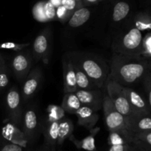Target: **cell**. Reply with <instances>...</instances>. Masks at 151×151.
I'll return each instance as SVG.
<instances>
[{
  "instance_id": "26",
  "label": "cell",
  "mask_w": 151,
  "mask_h": 151,
  "mask_svg": "<svg viewBox=\"0 0 151 151\" xmlns=\"http://www.w3.org/2000/svg\"><path fill=\"white\" fill-rule=\"evenodd\" d=\"M139 56L141 58L150 60L151 58V33L147 32L142 38L140 47Z\"/></svg>"
},
{
  "instance_id": "39",
  "label": "cell",
  "mask_w": 151,
  "mask_h": 151,
  "mask_svg": "<svg viewBox=\"0 0 151 151\" xmlns=\"http://www.w3.org/2000/svg\"><path fill=\"white\" fill-rule=\"evenodd\" d=\"M4 66H7V65H6L5 60H4V57H3L2 55L0 53V68L4 67Z\"/></svg>"
},
{
  "instance_id": "8",
  "label": "cell",
  "mask_w": 151,
  "mask_h": 151,
  "mask_svg": "<svg viewBox=\"0 0 151 151\" xmlns=\"http://www.w3.org/2000/svg\"><path fill=\"white\" fill-rule=\"evenodd\" d=\"M32 54L30 50L16 52L11 60V69L14 76L19 82H23L32 67Z\"/></svg>"
},
{
  "instance_id": "40",
  "label": "cell",
  "mask_w": 151,
  "mask_h": 151,
  "mask_svg": "<svg viewBox=\"0 0 151 151\" xmlns=\"http://www.w3.org/2000/svg\"><path fill=\"white\" fill-rule=\"evenodd\" d=\"M77 1H82V0H77Z\"/></svg>"
},
{
  "instance_id": "24",
  "label": "cell",
  "mask_w": 151,
  "mask_h": 151,
  "mask_svg": "<svg viewBox=\"0 0 151 151\" xmlns=\"http://www.w3.org/2000/svg\"><path fill=\"white\" fill-rule=\"evenodd\" d=\"M134 134L131 132H109L108 143L110 146L131 144Z\"/></svg>"
},
{
  "instance_id": "32",
  "label": "cell",
  "mask_w": 151,
  "mask_h": 151,
  "mask_svg": "<svg viewBox=\"0 0 151 151\" xmlns=\"http://www.w3.org/2000/svg\"><path fill=\"white\" fill-rule=\"evenodd\" d=\"M61 5L72 13H74L75 10L83 7L82 1L77 0H62Z\"/></svg>"
},
{
  "instance_id": "28",
  "label": "cell",
  "mask_w": 151,
  "mask_h": 151,
  "mask_svg": "<svg viewBox=\"0 0 151 151\" xmlns=\"http://www.w3.org/2000/svg\"><path fill=\"white\" fill-rule=\"evenodd\" d=\"M49 119L48 122L60 121L64 116V111L61 107H58L55 105H51L48 108Z\"/></svg>"
},
{
  "instance_id": "10",
  "label": "cell",
  "mask_w": 151,
  "mask_h": 151,
  "mask_svg": "<svg viewBox=\"0 0 151 151\" xmlns=\"http://www.w3.org/2000/svg\"><path fill=\"white\" fill-rule=\"evenodd\" d=\"M42 79V72L39 66H36L31 69L27 76L26 77L22 84V100L27 103L30 100L38 91Z\"/></svg>"
},
{
  "instance_id": "5",
  "label": "cell",
  "mask_w": 151,
  "mask_h": 151,
  "mask_svg": "<svg viewBox=\"0 0 151 151\" xmlns=\"http://www.w3.org/2000/svg\"><path fill=\"white\" fill-rule=\"evenodd\" d=\"M106 87L108 97L115 109L124 116H132V111L124 94L122 86L108 78L106 81Z\"/></svg>"
},
{
  "instance_id": "9",
  "label": "cell",
  "mask_w": 151,
  "mask_h": 151,
  "mask_svg": "<svg viewBox=\"0 0 151 151\" xmlns=\"http://www.w3.org/2000/svg\"><path fill=\"white\" fill-rule=\"evenodd\" d=\"M122 89L131 107L132 116H151V106L146 99L130 87L122 86Z\"/></svg>"
},
{
  "instance_id": "34",
  "label": "cell",
  "mask_w": 151,
  "mask_h": 151,
  "mask_svg": "<svg viewBox=\"0 0 151 151\" xmlns=\"http://www.w3.org/2000/svg\"><path fill=\"white\" fill-rule=\"evenodd\" d=\"M44 13L48 22L56 19V8L49 1H45Z\"/></svg>"
},
{
  "instance_id": "12",
  "label": "cell",
  "mask_w": 151,
  "mask_h": 151,
  "mask_svg": "<svg viewBox=\"0 0 151 151\" xmlns=\"http://www.w3.org/2000/svg\"><path fill=\"white\" fill-rule=\"evenodd\" d=\"M22 132L28 143L33 141L38 127V116L33 108H28L24 111L22 119Z\"/></svg>"
},
{
  "instance_id": "36",
  "label": "cell",
  "mask_w": 151,
  "mask_h": 151,
  "mask_svg": "<svg viewBox=\"0 0 151 151\" xmlns=\"http://www.w3.org/2000/svg\"><path fill=\"white\" fill-rule=\"evenodd\" d=\"M0 151H23V148L12 143H5L0 145Z\"/></svg>"
},
{
  "instance_id": "3",
  "label": "cell",
  "mask_w": 151,
  "mask_h": 151,
  "mask_svg": "<svg viewBox=\"0 0 151 151\" xmlns=\"http://www.w3.org/2000/svg\"><path fill=\"white\" fill-rule=\"evenodd\" d=\"M142 38V32L134 27L131 28L128 32L119 35L114 41L113 53L141 58L139 52Z\"/></svg>"
},
{
  "instance_id": "22",
  "label": "cell",
  "mask_w": 151,
  "mask_h": 151,
  "mask_svg": "<svg viewBox=\"0 0 151 151\" xmlns=\"http://www.w3.org/2000/svg\"><path fill=\"white\" fill-rule=\"evenodd\" d=\"M82 106L75 93H67L63 96L61 108L64 112L75 114L78 109Z\"/></svg>"
},
{
  "instance_id": "21",
  "label": "cell",
  "mask_w": 151,
  "mask_h": 151,
  "mask_svg": "<svg viewBox=\"0 0 151 151\" xmlns=\"http://www.w3.org/2000/svg\"><path fill=\"white\" fill-rule=\"evenodd\" d=\"M131 12V5L125 0H119L114 5L112 11V20L118 23L126 19Z\"/></svg>"
},
{
  "instance_id": "14",
  "label": "cell",
  "mask_w": 151,
  "mask_h": 151,
  "mask_svg": "<svg viewBox=\"0 0 151 151\" xmlns=\"http://www.w3.org/2000/svg\"><path fill=\"white\" fill-rule=\"evenodd\" d=\"M126 129L133 134L151 131V116H125Z\"/></svg>"
},
{
  "instance_id": "15",
  "label": "cell",
  "mask_w": 151,
  "mask_h": 151,
  "mask_svg": "<svg viewBox=\"0 0 151 151\" xmlns=\"http://www.w3.org/2000/svg\"><path fill=\"white\" fill-rule=\"evenodd\" d=\"M78 117V124L91 131L98 122L99 116L96 111L86 106H82L75 113Z\"/></svg>"
},
{
  "instance_id": "25",
  "label": "cell",
  "mask_w": 151,
  "mask_h": 151,
  "mask_svg": "<svg viewBox=\"0 0 151 151\" xmlns=\"http://www.w3.org/2000/svg\"><path fill=\"white\" fill-rule=\"evenodd\" d=\"M134 27L138 30L150 31L151 29V18L149 13L145 12H141L134 17Z\"/></svg>"
},
{
  "instance_id": "20",
  "label": "cell",
  "mask_w": 151,
  "mask_h": 151,
  "mask_svg": "<svg viewBox=\"0 0 151 151\" xmlns=\"http://www.w3.org/2000/svg\"><path fill=\"white\" fill-rule=\"evenodd\" d=\"M58 125L59 121L48 122L47 126L44 129V136L46 145L51 148L55 147L58 143Z\"/></svg>"
},
{
  "instance_id": "18",
  "label": "cell",
  "mask_w": 151,
  "mask_h": 151,
  "mask_svg": "<svg viewBox=\"0 0 151 151\" xmlns=\"http://www.w3.org/2000/svg\"><path fill=\"white\" fill-rule=\"evenodd\" d=\"M100 128L92 129L90 131V135L86 138L81 140H78L74 137V135H71L69 139L75 145L77 148L81 149V150L87 151H98L96 148L95 140H94V136L97 134Z\"/></svg>"
},
{
  "instance_id": "2",
  "label": "cell",
  "mask_w": 151,
  "mask_h": 151,
  "mask_svg": "<svg viewBox=\"0 0 151 151\" xmlns=\"http://www.w3.org/2000/svg\"><path fill=\"white\" fill-rule=\"evenodd\" d=\"M68 58L79 65L96 88H103L109 75V66L103 59L85 52L69 53Z\"/></svg>"
},
{
  "instance_id": "11",
  "label": "cell",
  "mask_w": 151,
  "mask_h": 151,
  "mask_svg": "<svg viewBox=\"0 0 151 151\" xmlns=\"http://www.w3.org/2000/svg\"><path fill=\"white\" fill-rule=\"evenodd\" d=\"M75 93L82 106L90 108L96 112L103 108L105 94H103L100 90L97 88L91 90H77Z\"/></svg>"
},
{
  "instance_id": "1",
  "label": "cell",
  "mask_w": 151,
  "mask_h": 151,
  "mask_svg": "<svg viewBox=\"0 0 151 151\" xmlns=\"http://www.w3.org/2000/svg\"><path fill=\"white\" fill-rule=\"evenodd\" d=\"M150 70V60L113 53L108 78L122 86L130 87L144 81Z\"/></svg>"
},
{
  "instance_id": "19",
  "label": "cell",
  "mask_w": 151,
  "mask_h": 151,
  "mask_svg": "<svg viewBox=\"0 0 151 151\" xmlns=\"http://www.w3.org/2000/svg\"><path fill=\"white\" fill-rule=\"evenodd\" d=\"M72 63H73L74 69H75L78 90L96 89L97 88L95 87V86L93 84V83L91 82V80L88 78V77L86 75V74L85 72L83 71V69L80 67L79 65H78V63H75V62L72 61Z\"/></svg>"
},
{
  "instance_id": "17",
  "label": "cell",
  "mask_w": 151,
  "mask_h": 151,
  "mask_svg": "<svg viewBox=\"0 0 151 151\" xmlns=\"http://www.w3.org/2000/svg\"><path fill=\"white\" fill-rule=\"evenodd\" d=\"M91 10L86 7H82L75 10L68 21V26L71 28H78L83 26L90 19Z\"/></svg>"
},
{
  "instance_id": "27",
  "label": "cell",
  "mask_w": 151,
  "mask_h": 151,
  "mask_svg": "<svg viewBox=\"0 0 151 151\" xmlns=\"http://www.w3.org/2000/svg\"><path fill=\"white\" fill-rule=\"evenodd\" d=\"M44 4H45V1H38L34 5L32 8V16L34 19L42 23L48 22L44 13Z\"/></svg>"
},
{
  "instance_id": "33",
  "label": "cell",
  "mask_w": 151,
  "mask_h": 151,
  "mask_svg": "<svg viewBox=\"0 0 151 151\" xmlns=\"http://www.w3.org/2000/svg\"><path fill=\"white\" fill-rule=\"evenodd\" d=\"M72 13H73L69 11L64 7L60 5L58 7H57V10H56V19L60 21L62 23H65L66 22L69 21V18L71 17Z\"/></svg>"
},
{
  "instance_id": "4",
  "label": "cell",
  "mask_w": 151,
  "mask_h": 151,
  "mask_svg": "<svg viewBox=\"0 0 151 151\" xmlns=\"http://www.w3.org/2000/svg\"><path fill=\"white\" fill-rule=\"evenodd\" d=\"M52 46V28L47 26L38 34L32 44V55L37 61L48 64Z\"/></svg>"
},
{
  "instance_id": "23",
  "label": "cell",
  "mask_w": 151,
  "mask_h": 151,
  "mask_svg": "<svg viewBox=\"0 0 151 151\" xmlns=\"http://www.w3.org/2000/svg\"><path fill=\"white\" fill-rule=\"evenodd\" d=\"M74 130V125L72 120L69 119H62L59 121L58 125V137L57 145H61L63 144L66 139H69L72 134Z\"/></svg>"
},
{
  "instance_id": "35",
  "label": "cell",
  "mask_w": 151,
  "mask_h": 151,
  "mask_svg": "<svg viewBox=\"0 0 151 151\" xmlns=\"http://www.w3.org/2000/svg\"><path fill=\"white\" fill-rule=\"evenodd\" d=\"M109 151H139L132 144L124 145L110 146Z\"/></svg>"
},
{
  "instance_id": "29",
  "label": "cell",
  "mask_w": 151,
  "mask_h": 151,
  "mask_svg": "<svg viewBox=\"0 0 151 151\" xmlns=\"http://www.w3.org/2000/svg\"><path fill=\"white\" fill-rule=\"evenodd\" d=\"M132 142H136L151 146V131L134 134Z\"/></svg>"
},
{
  "instance_id": "37",
  "label": "cell",
  "mask_w": 151,
  "mask_h": 151,
  "mask_svg": "<svg viewBox=\"0 0 151 151\" xmlns=\"http://www.w3.org/2000/svg\"><path fill=\"white\" fill-rule=\"evenodd\" d=\"M103 1H106V0H82V4L83 7H85V6H91L96 4H98V3L102 2Z\"/></svg>"
},
{
  "instance_id": "38",
  "label": "cell",
  "mask_w": 151,
  "mask_h": 151,
  "mask_svg": "<svg viewBox=\"0 0 151 151\" xmlns=\"http://www.w3.org/2000/svg\"><path fill=\"white\" fill-rule=\"evenodd\" d=\"M61 1L62 0H49V1H50L55 8H57L59 6L61 5Z\"/></svg>"
},
{
  "instance_id": "16",
  "label": "cell",
  "mask_w": 151,
  "mask_h": 151,
  "mask_svg": "<svg viewBox=\"0 0 151 151\" xmlns=\"http://www.w3.org/2000/svg\"><path fill=\"white\" fill-rule=\"evenodd\" d=\"M2 134L6 139L10 142V143L15 144L22 147H26L28 143L23 132L19 130L17 126L12 123L7 124L4 128H3Z\"/></svg>"
},
{
  "instance_id": "6",
  "label": "cell",
  "mask_w": 151,
  "mask_h": 151,
  "mask_svg": "<svg viewBox=\"0 0 151 151\" xmlns=\"http://www.w3.org/2000/svg\"><path fill=\"white\" fill-rule=\"evenodd\" d=\"M103 108L105 122L109 132L125 133L129 131L126 129L125 116H122L115 109L107 94L104 96Z\"/></svg>"
},
{
  "instance_id": "7",
  "label": "cell",
  "mask_w": 151,
  "mask_h": 151,
  "mask_svg": "<svg viewBox=\"0 0 151 151\" xmlns=\"http://www.w3.org/2000/svg\"><path fill=\"white\" fill-rule=\"evenodd\" d=\"M5 104L10 123L18 127L22 122L24 111L21 94L16 87L13 86L8 90L5 97Z\"/></svg>"
},
{
  "instance_id": "31",
  "label": "cell",
  "mask_w": 151,
  "mask_h": 151,
  "mask_svg": "<svg viewBox=\"0 0 151 151\" xmlns=\"http://www.w3.org/2000/svg\"><path fill=\"white\" fill-rule=\"evenodd\" d=\"M10 81V71L7 66L0 68V91L8 85Z\"/></svg>"
},
{
  "instance_id": "13",
  "label": "cell",
  "mask_w": 151,
  "mask_h": 151,
  "mask_svg": "<svg viewBox=\"0 0 151 151\" xmlns=\"http://www.w3.org/2000/svg\"><path fill=\"white\" fill-rule=\"evenodd\" d=\"M63 92L75 93L78 90L75 69L72 60L67 58L63 61Z\"/></svg>"
},
{
  "instance_id": "30",
  "label": "cell",
  "mask_w": 151,
  "mask_h": 151,
  "mask_svg": "<svg viewBox=\"0 0 151 151\" xmlns=\"http://www.w3.org/2000/svg\"><path fill=\"white\" fill-rule=\"evenodd\" d=\"M29 44H17V43L13 42H4L0 44V50H12L16 52L22 51L29 47Z\"/></svg>"
}]
</instances>
